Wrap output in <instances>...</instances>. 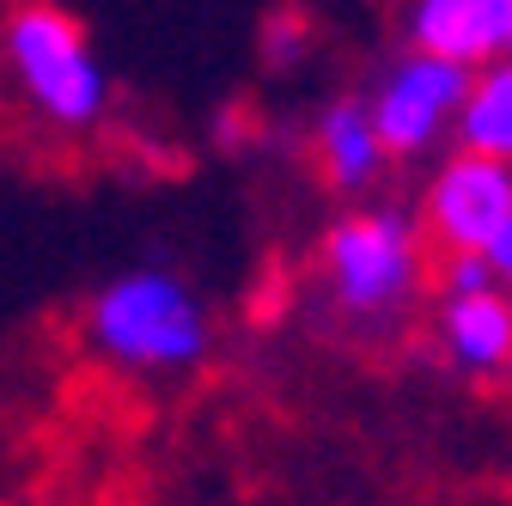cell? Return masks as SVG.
<instances>
[{"label": "cell", "instance_id": "1", "mask_svg": "<svg viewBox=\"0 0 512 506\" xmlns=\"http://www.w3.org/2000/svg\"><path fill=\"white\" fill-rule=\"evenodd\" d=\"M311 275H317V305L348 336L378 342L421 311L427 275H433V244H427L415 208H403L391 196H366V202H348L324 226Z\"/></svg>", "mask_w": 512, "mask_h": 506}, {"label": "cell", "instance_id": "4", "mask_svg": "<svg viewBox=\"0 0 512 506\" xmlns=\"http://www.w3.org/2000/svg\"><path fill=\"white\" fill-rule=\"evenodd\" d=\"M415 220L439 250H470L494 275H512V159H482L445 147L421 165Z\"/></svg>", "mask_w": 512, "mask_h": 506}, {"label": "cell", "instance_id": "7", "mask_svg": "<svg viewBox=\"0 0 512 506\" xmlns=\"http://www.w3.org/2000/svg\"><path fill=\"white\" fill-rule=\"evenodd\" d=\"M433 299V354L445 372L470 385H500L512 366V293L506 281L470 293H427Z\"/></svg>", "mask_w": 512, "mask_h": 506}, {"label": "cell", "instance_id": "6", "mask_svg": "<svg viewBox=\"0 0 512 506\" xmlns=\"http://www.w3.org/2000/svg\"><path fill=\"white\" fill-rule=\"evenodd\" d=\"M305 165L342 202L384 196V183H391V171H397L391 159H384V141L372 129L360 92H336V98L317 104V116L305 122Z\"/></svg>", "mask_w": 512, "mask_h": 506}, {"label": "cell", "instance_id": "10", "mask_svg": "<svg viewBox=\"0 0 512 506\" xmlns=\"http://www.w3.org/2000/svg\"><path fill=\"white\" fill-rule=\"evenodd\" d=\"M311 43H317V31H311L305 7H275L263 19V68H275V74L299 68V61L311 55Z\"/></svg>", "mask_w": 512, "mask_h": 506}, {"label": "cell", "instance_id": "8", "mask_svg": "<svg viewBox=\"0 0 512 506\" xmlns=\"http://www.w3.org/2000/svg\"><path fill=\"white\" fill-rule=\"evenodd\" d=\"M452 147L482 153V159H512V68H506V55L470 68L458 116H452Z\"/></svg>", "mask_w": 512, "mask_h": 506}, {"label": "cell", "instance_id": "3", "mask_svg": "<svg viewBox=\"0 0 512 506\" xmlns=\"http://www.w3.org/2000/svg\"><path fill=\"white\" fill-rule=\"evenodd\" d=\"M0 74L19 92L25 116L55 141H92L116 110L104 55L92 49L86 25L61 0H13L7 7V19H0Z\"/></svg>", "mask_w": 512, "mask_h": 506}, {"label": "cell", "instance_id": "12", "mask_svg": "<svg viewBox=\"0 0 512 506\" xmlns=\"http://www.w3.org/2000/svg\"><path fill=\"white\" fill-rule=\"evenodd\" d=\"M470 7H476V19H482L488 43L506 55V49H512V0H470Z\"/></svg>", "mask_w": 512, "mask_h": 506}, {"label": "cell", "instance_id": "11", "mask_svg": "<svg viewBox=\"0 0 512 506\" xmlns=\"http://www.w3.org/2000/svg\"><path fill=\"white\" fill-rule=\"evenodd\" d=\"M208 141H214L220 153H244V147L256 141V116H250V104H220V116L208 122Z\"/></svg>", "mask_w": 512, "mask_h": 506}, {"label": "cell", "instance_id": "5", "mask_svg": "<svg viewBox=\"0 0 512 506\" xmlns=\"http://www.w3.org/2000/svg\"><path fill=\"white\" fill-rule=\"evenodd\" d=\"M464 80H470V68L421 55L409 43L397 55H384L366 80V92H360L372 129L384 141V159L391 165H427L452 147V116H458Z\"/></svg>", "mask_w": 512, "mask_h": 506}, {"label": "cell", "instance_id": "9", "mask_svg": "<svg viewBox=\"0 0 512 506\" xmlns=\"http://www.w3.org/2000/svg\"><path fill=\"white\" fill-rule=\"evenodd\" d=\"M403 43L421 55H439V61H458V68L500 61V49L488 43L470 0H403Z\"/></svg>", "mask_w": 512, "mask_h": 506}, {"label": "cell", "instance_id": "2", "mask_svg": "<svg viewBox=\"0 0 512 506\" xmlns=\"http://www.w3.org/2000/svg\"><path fill=\"white\" fill-rule=\"evenodd\" d=\"M80 348L116 378L165 385V378H189L214 354V318H208V299L189 287V275L165 263H141L110 275L86 299Z\"/></svg>", "mask_w": 512, "mask_h": 506}]
</instances>
